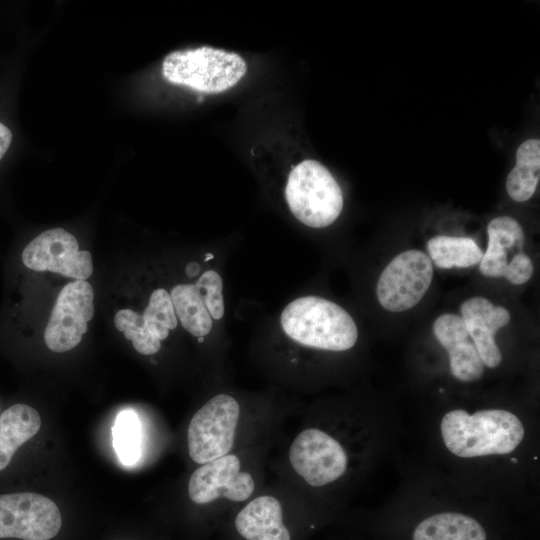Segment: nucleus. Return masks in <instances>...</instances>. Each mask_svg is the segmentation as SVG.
Returning <instances> with one entry per match:
<instances>
[{
    "label": "nucleus",
    "mask_w": 540,
    "mask_h": 540,
    "mask_svg": "<svg viewBox=\"0 0 540 540\" xmlns=\"http://www.w3.org/2000/svg\"><path fill=\"white\" fill-rule=\"evenodd\" d=\"M445 447L459 458L505 455L522 442L521 420L504 409H483L472 414L463 409L447 412L440 422Z\"/></svg>",
    "instance_id": "f257e3e1"
},
{
    "label": "nucleus",
    "mask_w": 540,
    "mask_h": 540,
    "mask_svg": "<svg viewBox=\"0 0 540 540\" xmlns=\"http://www.w3.org/2000/svg\"><path fill=\"white\" fill-rule=\"evenodd\" d=\"M461 317L484 365L496 368L502 353L496 344V332L510 321L509 311L483 297L467 299L460 307Z\"/></svg>",
    "instance_id": "ddd939ff"
},
{
    "label": "nucleus",
    "mask_w": 540,
    "mask_h": 540,
    "mask_svg": "<svg viewBox=\"0 0 540 540\" xmlns=\"http://www.w3.org/2000/svg\"><path fill=\"white\" fill-rule=\"evenodd\" d=\"M115 327L132 342L142 355H153L161 348L169 332L178 325L170 293L155 289L142 314L131 309L119 310L114 317Z\"/></svg>",
    "instance_id": "9b49d317"
},
{
    "label": "nucleus",
    "mask_w": 540,
    "mask_h": 540,
    "mask_svg": "<svg viewBox=\"0 0 540 540\" xmlns=\"http://www.w3.org/2000/svg\"><path fill=\"white\" fill-rule=\"evenodd\" d=\"M289 459L294 471L309 485L321 487L339 479L347 470L343 446L328 433L309 428L291 444Z\"/></svg>",
    "instance_id": "1a4fd4ad"
},
{
    "label": "nucleus",
    "mask_w": 540,
    "mask_h": 540,
    "mask_svg": "<svg viewBox=\"0 0 540 540\" xmlns=\"http://www.w3.org/2000/svg\"><path fill=\"white\" fill-rule=\"evenodd\" d=\"M427 250L435 265L443 269L470 267L483 256L477 243L466 237L436 236L428 241Z\"/></svg>",
    "instance_id": "412c9836"
},
{
    "label": "nucleus",
    "mask_w": 540,
    "mask_h": 540,
    "mask_svg": "<svg viewBox=\"0 0 540 540\" xmlns=\"http://www.w3.org/2000/svg\"><path fill=\"white\" fill-rule=\"evenodd\" d=\"M285 199L293 216L311 228H324L336 221L343 209L342 190L320 162L306 159L290 172Z\"/></svg>",
    "instance_id": "20e7f679"
},
{
    "label": "nucleus",
    "mask_w": 540,
    "mask_h": 540,
    "mask_svg": "<svg viewBox=\"0 0 540 540\" xmlns=\"http://www.w3.org/2000/svg\"><path fill=\"white\" fill-rule=\"evenodd\" d=\"M196 285L211 318L220 320L225 312L223 281L220 274L213 269L207 270L198 278Z\"/></svg>",
    "instance_id": "5701e85b"
},
{
    "label": "nucleus",
    "mask_w": 540,
    "mask_h": 540,
    "mask_svg": "<svg viewBox=\"0 0 540 540\" xmlns=\"http://www.w3.org/2000/svg\"><path fill=\"white\" fill-rule=\"evenodd\" d=\"M23 264L34 271H50L75 280L93 273L92 256L80 250L74 235L63 228L48 229L31 240L22 252Z\"/></svg>",
    "instance_id": "9d476101"
},
{
    "label": "nucleus",
    "mask_w": 540,
    "mask_h": 540,
    "mask_svg": "<svg viewBox=\"0 0 540 540\" xmlns=\"http://www.w3.org/2000/svg\"><path fill=\"white\" fill-rule=\"evenodd\" d=\"M235 526L246 540H291L283 523L281 504L270 495L248 503L236 516Z\"/></svg>",
    "instance_id": "2eb2a0df"
},
{
    "label": "nucleus",
    "mask_w": 540,
    "mask_h": 540,
    "mask_svg": "<svg viewBox=\"0 0 540 540\" xmlns=\"http://www.w3.org/2000/svg\"><path fill=\"white\" fill-rule=\"evenodd\" d=\"M540 176V141L528 139L516 152V165L508 174L506 190L517 202H524L534 194Z\"/></svg>",
    "instance_id": "6ab92c4d"
},
{
    "label": "nucleus",
    "mask_w": 540,
    "mask_h": 540,
    "mask_svg": "<svg viewBox=\"0 0 540 540\" xmlns=\"http://www.w3.org/2000/svg\"><path fill=\"white\" fill-rule=\"evenodd\" d=\"M434 334L449 356L452 375L462 382L481 378L485 365L461 316L446 313L433 324Z\"/></svg>",
    "instance_id": "4468645a"
},
{
    "label": "nucleus",
    "mask_w": 540,
    "mask_h": 540,
    "mask_svg": "<svg viewBox=\"0 0 540 540\" xmlns=\"http://www.w3.org/2000/svg\"><path fill=\"white\" fill-rule=\"evenodd\" d=\"M170 297L177 320L188 333L198 338L210 333L213 319L196 283L174 286Z\"/></svg>",
    "instance_id": "aec40b11"
},
{
    "label": "nucleus",
    "mask_w": 540,
    "mask_h": 540,
    "mask_svg": "<svg viewBox=\"0 0 540 540\" xmlns=\"http://www.w3.org/2000/svg\"><path fill=\"white\" fill-rule=\"evenodd\" d=\"M533 270L531 259L525 253L520 252L508 262L503 277L514 285H521L531 278Z\"/></svg>",
    "instance_id": "b1692460"
},
{
    "label": "nucleus",
    "mask_w": 540,
    "mask_h": 540,
    "mask_svg": "<svg viewBox=\"0 0 540 540\" xmlns=\"http://www.w3.org/2000/svg\"><path fill=\"white\" fill-rule=\"evenodd\" d=\"M488 245L481 258L479 271L487 277H503L508 264V251L522 252L524 232L521 225L509 216L492 219L487 226Z\"/></svg>",
    "instance_id": "dca6fc26"
},
{
    "label": "nucleus",
    "mask_w": 540,
    "mask_h": 540,
    "mask_svg": "<svg viewBox=\"0 0 540 540\" xmlns=\"http://www.w3.org/2000/svg\"><path fill=\"white\" fill-rule=\"evenodd\" d=\"M240 467L239 458L233 454L202 464L190 477V499L197 504L210 503L219 497L235 502L245 501L254 491V480Z\"/></svg>",
    "instance_id": "f8f14e48"
},
{
    "label": "nucleus",
    "mask_w": 540,
    "mask_h": 540,
    "mask_svg": "<svg viewBox=\"0 0 540 540\" xmlns=\"http://www.w3.org/2000/svg\"><path fill=\"white\" fill-rule=\"evenodd\" d=\"M141 423L133 410L121 411L112 428L113 446L122 464L131 466L141 456Z\"/></svg>",
    "instance_id": "4be33fe9"
},
{
    "label": "nucleus",
    "mask_w": 540,
    "mask_h": 540,
    "mask_svg": "<svg viewBox=\"0 0 540 540\" xmlns=\"http://www.w3.org/2000/svg\"><path fill=\"white\" fill-rule=\"evenodd\" d=\"M239 414V404L230 395L218 394L206 402L188 426L191 459L204 464L227 455L235 441Z\"/></svg>",
    "instance_id": "39448f33"
},
{
    "label": "nucleus",
    "mask_w": 540,
    "mask_h": 540,
    "mask_svg": "<svg viewBox=\"0 0 540 540\" xmlns=\"http://www.w3.org/2000/svg\"><path fill=\"white\" fill-rule=\"evenodd\" d=\"M412 540H487V534L471 516L440 512L420 521L413 531Z\"/></svg>",
    "instance_id": "a211bd4d"
},
{
    "label": "nucleus",
    "mask_w": 540,
    "mask_h": 540,
    "mask_svg": "<svg viewBox=\"0 0 540 540\" xmlns=\"http://www.w3.org/2000/svg\"><path fill=\"white\" fill-rule=\"evenodd\" d=\"M427 254L412 249L395 256L382 271L376 287L381 306L391 312L411 309L423 298L433 279Z\"/></svg>",
    "instance_id": "423d86ee"
},
{
    "label": "nucleus",
    "mask_w": 540,
    "mask_h": 540,
    "mask_svg": "<svg viewBox=\"0 0 540 540\" xmlns=\"http://www.w3.org/2000/svg\"><path fill=\"white\" fill-rule=\"evenodd\" d=\"M12 141V133L10 129L0 122V160L7 152Z\"/></svg>",
    "instance_id": "393cba45"
},
{
    "label": "nucleus",
    "mask_w": 540,
    "mask_h": 540,
    "mask_svg": "<svg viewBox=\"0 0 540 540\" xmlns=\"http://www.w3.org/2000/svg\"><path fill=\"white\" fill-rule=\"evenodd\" d=\"M280 325L294 342L320 350L345 351L358 339L352 316L338 304L314 295L288 303L281 312Z\"/></svg>",
    "instance_id": "f03ea898"
},
{
    "label": "nucleus",
    "mask_w": 540,
    "mask_h": 540,
    "mask_svg": "<svg viewBox=\"0 0 540 540\" xmlns=\"http://www.w3.org/2000/svg\"><path fill=\"white\" fill-rule=\"evenodd\" d=\"M39 413L26 404H14L0 416V471L10 463L16 450L37 434Z\"/></svg>",
    "instance_id": "f3484780"
},
{
    "label": "nucleus",
    "mask_w": 540,
    "mask_h": 540,
    "mask_svg": "<svg viewBox=\"0 0 540 540\" xmlns=\"http://www.w3.org/2000/svg\"><path fill=\"white\" fill-rule=\"evenodd\" d=\"M61 523L59 508L43 495H0V538L50 540L60 531Z\"/></svg>",
    "instance_id": "0eeeda50"
},
{
    "label": "nucleus",
    "mask_w": 540,
    "mask_h": 540,
    "mask_svg": "<svg viewBox=\"0 0 540 540\" xmlns=\"http://www.w3.org/2000/svg\"><path fill=\"white\" fill-rule=\"evenodd\" d=\"M94 293L86 280H74L59 292L44 331V342L53 352L76 347L94 315Z\"/></svg>",
    "instance_id": "6e6552de"
},
{
    "label": "nucleus",
    "mask_w": 540,
    "mask_h": 540,
    "mask_svg": "<svg viewBox=\"0 0 540 540\" xmlns=\"http://www.w3.org/2000/svg\"><path fill=\"white\" fill-rule=\"evenodd\" d=\"M161 71L172 84L217 94L234 87L245 76L247 63L236 52L201 46L169 53Z\"/></svg>",
    "instance_id": "7ed1b4c3"
}]
</instances>
